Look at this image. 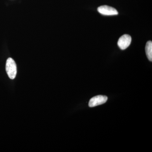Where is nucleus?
<instances>
[{"label": "nucleus", "mask_w": 152, "mask_h": 152, "mask_svg": "<svg viewBox=\"0 0 152 152\" xmlns=\"http://www.w3.org/2000/svg\"><path fill=\"white\" fill-rule=\"evenodd\" d=\"M132 42V38L128 34H124L121 37L118 42V45L120 49L124 50L129 46Z\"/></svg>", "instance_id": "nucleus-2"}, {"label": "nucleus", "mask_w": 152, "mask_h": 152, "mask_svg": "<svg viewBox=\"0 0 152 152\" xmlns=\"http://www.w3.org/2000/svg\"><path fill=\"white\" fill-rule=\"evenodd\" d=\"M107 99L106 96L102 95L96 96L91 99L89 102V106L91 107H93L102 104L107 102Z\"/></svg>", "instance_id": "nucleus-3"}, {"label": "nucleus", "mask_w": 152, "mask_h": 152, "mask_svg": "<svg viewBox=\"0 0 152 152\" xmlns=\"http://www.w3.org/2000/svg\"><path fill=\"white\" fill-rule=\"evenodd\" d=\"M6 70L10 79L13 80L15 78L17 73V65L15 61L10 58L6 62Z\"/></svg>", "instance_id": "nucleus-1"}, {"label": "nucleus", "mask_w": 152, "mask_h": 152, "mask_svg": "<svg viewBox=\"0 0 152 152\" xmlns=\"http://www.w3.org/2000/svg\"><path fill=\"white\" fill-rule=\"evenodd\" d=\"M97 10L100 13L104 15H115L118 14L115 9L110 6H101L98 7Z\"/></svg>", "instance_id": "nucleus-4"}, {"label": "nucleus", "mask_w": 152, "mask_h": 152, "mask_svg": "<svg viewBox=\"0 0 152 152\" xmlns=\"http://www.w3.org/2000/svg\"><path fill=\"white\" fill-rule=\"evenodd\" d=\"M145 51L148 59L151 61H152V42L149 41L147 42L145 46Z\"/></svg>", "instance_id": "nucleus-5"}]
</instances>
